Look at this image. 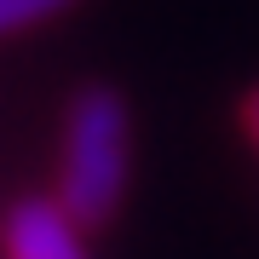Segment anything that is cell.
I'll list each match as a JSON object with an SVG mask.
<instances>
[{
    "mask_svg": "<svg viewBox=\"0 0 259 259\" xmlns=\"http://www.w3.org/2000/svg\"><path fill=\"white\" fill-rule=\"evenodd\" d=\"M242 127H248V139H253V150H259V87L242 98Z\"/></svg>",
    "mask_w": 259,
    "mask_h": 259,
    "instance_id": "277c9868",
    "label": "cell"
},
{
    "mask_svg": "<svg viewBox=\"0 0 259 259\" xmlns=\"http://www.w3.org/2000/svg\"><path fill=\"white\" fill-rule=\"evenodd\" d=\"M75 0H0V40L6 35H23V29L58 18V12H69Z\"/></svg>",
    "mask_w": 259,
    "mask_h": 259,
    "instance_id": "3957f363",
    "label": "cell"
},
{
    "mask_svg": "<svg viewBox=\"0 0 259 259\" xmlns=\"http://www.w3.org/2000/svg\"><path fill=\"white\" fill-rule=\"evenodd\" d=\"M0 242H6V259H87L81 225L64 213L58 196H23V202H12Z\"/></svg>",
    "mask_w": 259,
    "mask_h": 259,
    "instance_id": "7a4b0ae2",
    "label": "cell"
},
{
    "mask_svg": "<svg viewBox=\"0 0 259 259\" xmlns=\"http://www.w3.org/2000/svg\"><path fill=\"white\" fill-rule=\"evenodd\" d=\"M133 167V121L115 87H81L64 115V156H58V202L75 225H104L127 190Z\"/></svg>",
    "mask_w": 259,
    "mask_h": 259,
    "instance_id": "6da1fadb",
    "label": "cell"
}]
</instances>
